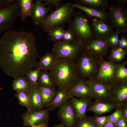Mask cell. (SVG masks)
Here are the masks:
<instances>
[{
    "instance_id": "obj_23",
    "label": "cell",
    "mask_w": 127,
    "mask_h": 127,
    "mask_svg": "<svg viewBox=\"0 0 127 127\" xmlns=\"http://www.w3.org/2000/svg\"><path fill=\"white\" fill-rule=\"evenodd\" d=\"M76 3L95 10L106 11L110 4L108 0H76Z\"/></svg>"
},
{
    "instance_id": "obj_34",
    "label": "cell",
    "mask_w": 127,
    "mask_h": 127,
    "mask_svg": "<svg viewBox=\"0 0 127 127\" xmlns=\"http://www.w3.org/2000/svg\"><path fill=\"white\" fill-rule=\"evenodd\" d=\"M74 127H98L92 117L85 116L77 121Z\"/></svg>"
},
{
    "instance_id": "obj_11",
    "label": "cell",
    "mask_w": 127,
    "mask_h": 127,
    "mask_svg": "<svg viewBox=\"0 0 127 127\" xmlns=\"http://www.w3.org/2000/svg\"><path fill=\"white\" fill-rule=\"evenodd\" d=\"M90 87L92 98L98 102L111 103L110 87L92 79L86 80Z\"/></svg>"
},
{
    "instance_id": "obj_15",
    "label": "cell",
    "mask_w": 127,
    "mask_h": 127,
    "mask_svg": "<svg viewBox=\"0 0 127 127\" xmlns=\"http://www.w3.org/2000/svg\"><path fill=\"white\" fill-rule=\"evenodd\" d=\"M58 117L66 127H74L77 121L74 111L69 101L59 108Z\"/></svg>"
},
{
    "instance_id": "obj_22",
    "label": "cell",
    "mask_w": 127,
    "mask_h": 127,
    "mask_svg": "<svg viewBox=\"0 0 127 127\" xmlns=\"http://www.w3.org/2000/svg\"><path fill=\"white\" fill-rule=\"evenodd\" d=\"M12 86L13 89L17 92L29 93L32 89L31 84L26 75L15 78Z\"/></svg>"
},
{
    "instance_id": "obj_19",
    "label": "cell",
    "mask_w": 127,
    "mask_h": 127,
    "mask_svg": "<svg viewBox=\"0 0 127 127\" xmlns=\"http://www.w3.org/2000/svg\"><path fill=\"white\" fill-rule=\"evenodd\" d=\"M72 96L68 90L59 87L53 100L47 108L49 111H53L69 101Z\"/></svg>"
},
{
    "instance_id": "obj_8",
    "label": "cell",
    "mask_w": 127,
    "mask_h": 127,
    "mask_svg": "<svg viewBox=\"0 0 127 127\" xmlns=\"http://www.w3.org/2000/svg\"><path fill=\"white\" fill-rule=\"evenodd\" d=\"M117 64V63L103 59L98 73L92 79L103 84L111 86L116 82V71Z\"/></svg>"
},
{
    "instance_id": "obj_33",
    "label": "cell",
    "mask_w": 127,
    "mask_h": 127,
    "mask_svg": "<svg viewBox=\"0 0 127 127\" xmlns=\"http://www.w3.org/2000/svg\"><path fill=\"white\" fill-rule=\"evenodd\" d=\"M36 69L28 72L26 76L29 81L32 88L38 87V81L40 72L41 70V68L36 66Z\"/></svg>"
},
{
    "instance_id": "obj_35",
    "label": "cell",
    "mask_w": 127,
    "mask_h": 127,
    "mask_svg": "<svg viewBox=\"0 0 127 127\" xmlns=\"http://www.w3.org/2000/svg\"><path fill=\"white\" fill-rule=\"evenodd\" d=\"M120 33L115 31L111 34L105 40L111 48L117 47L119 39V35Z\"/></svg>"
},
{
    "instance_id": "obj_30",
    "label": "cell",
    "mask_w": 127,
    "mask_h": 127,
    "mask_svg": "<svg viewBox=\"0 0 127 127\" xmlns=\"http://www.w3.org/2000/svg\"><path fill=\"white\" fill-rule=\"evenodd\" d=\"M127 61L117 63L116 71V82L127 81Z\"/></svg>"
},
{
    "instance_id": "obj_13",
    "label": "cell",
    "mask_w": 127,
    "mask_h": 127,
    "mask_svg": "<svg viewBox=\"0 0 127 127\" xmlns=\"http://www.w3.org/2000/svg\"><path fill=\"white\" fill-rule=\"evenodd\" d=\"M110 86L111 103L117 107L127 104V81L117 82Z\"/></svg>"
},
{
    "instance_id": "obj_40",
    "label": "cell",
    "mask_w": 127,
    "mask_h": 127,
    "mask_svg": "<svg viewBox=\"0 0 127 127\" xmlns=\"http://www.w3.org/2000/svg\"><path fill=\"white\" fill-rule=\"evenodd\" d=\"M117 47L124 50H127V39L125 34L119 39Z\"/></svg>"
},
{
    "instance_id": "obj_18",
    "label": "cell",
    "mask_w": 127,
    "mask_h": 127,
    "mask_svg": "<svg viewBox=\"0 0 127 127\" xmlns=\"http://www.w3.org/2000/svg\"><path fill=\"white\" fill-rule=\"evenodd\" d=\"M69 91L72 96L80 99H91L90 86L86 80L80 79Z\"/></svg>"
},
{
    "instance_id": "obj_16",
    "label": "cell",
    "mask_w": 127,
    "mask_h": 127,
    "mask_svg": "<svg viewBox=\"0 0 127 127\" xmlns=\"http://www.w3.org/2000/svg\"><path fill=\"white\" fill-rule=\"evenodd\" d=\"M53 11L51 8L45 7L42 0H36L30 13L33 24L35 26L40 25L47 16V14Z\"/></svg>"
},
{
    "instance_id": "obj_25",
    "label": "cell",
    "mask_w": 127,
    "mask_h": 127,
    "mask_svg": "<svg viewBox=\"0 0 127 127\" xmlns=\"http://www.w3.org/2000/svg\"><path fill=\"white\" fill-rule=\"evenodd\" d=\"M20 6L19 16L21 21L25 22L27 18L30 16L32 8L34 3L32 0H19Z\"/></svg>"
},
{
    "instance_id": "obj_17",
    "label": "cell",
    "mask_w": 127,
    "mask_h": 127,
    "mask_svg": "<svg viewBox=\"0 0 127 127\" xmlns=\"http://www.w3.org/2000/svg\"><path fill=\"white\" fill-rule=\"evenodd\" d=\"M69 101L74 111L77 121L86 116L87 109L92 103L91 99L77 98L73 96Z\"/></svg>"
},
{
    "instance_id": "obj_45",
    "label": "cell",
    "mask_w": 127,
    "mask_h": 127,
    "mask_svg": "<svg viewBox=\"0 0 127 127\" xmlns=\"http://www.w3.org/2000/svg\"><path fill=\"white\" fill-rule=\"evenodd\" d=\"M48 124L47 123H43L34 125L30 127H48Z\"/></svg>"
},
{
    "instance_id": "obj_14",
    "label": "cell",
    "mask_w": 127,
    "mask_h": 127,
    "mask_svg": "<svg viewBox=\"0 0 127 127\" xmlns=\"http://www.w3.org/2000/svg\"><path fill=\"white\" fill-rule=\"evenodd\" d=\"M111 47L104 40H93L83 46L85 52L103 58L109 53Z\"/></svg>"
},
{
    "instance_id": "obj_43",
    "label": "cell",
    "mask_w": 127,
    "mask_h": 127,
    "mask_svg": "<svg viewBox=\"0 0 127 127\" xmlns=\"http://www.w3.org/2000/svg\"><path fill=\"white\" fill-rule=\"evenodd\" d=\"M116 127H127V122L122 116L118 122Z\"/></svg>"
},
{
    "instance_id": "obj_41",
    "label": "cell",
    "mask_w": 127,
    "mask_h": 127,
    "mask_svg": "<svg viewBox=\"0 0 127 127\" xmlns=\"http://www.w3.org/2000/svg\"><path fill=\"white\" fill-rule=\"evenodd\" d=\"M18 0H0V7H8L11 6L17 2Z\"/></svg>"
},
{
    "instance_id": "obj_32",
    "label": "cell",
    "mask_w": 127,
    "mask_h": 127,
    "mask_svg": "<svg viewBox=\"0 0 127 127\" xmlns=\"http://www.w3.org/2000/svg\"><path fill=\"white\" fill-rule=\"evenodd\" d=\"M65 27L64 25L56 28L48 32V35L50 36L49 40L55 43L61 41L63 37Z\"/></svg>"
},
{
    "instance_id": "obj_20",
    "label": "cell",
    "mask_w": 127,
    "mask_h": 127,
    "mask_svg": "<svg viewBox=\"0 0 127 127\" xmlns=\"http://www.w3.org/2000/svg\"><path fill=\"white\" fill-rule=\"evenodd\" d=\"M72 5L75 8H77L82 11L88 17L97 18L108 23V13L106 11L95 10L77 3L72 4Z\"/></svg>"
},
{
    "instance_id": "obj_4",
    "label": "cell",
    "mask_w": 127,
    "mask_h": 127,
    "mask_svg": "<svg viewBox=\"0 0 127 127\" xmlns=\"http://www.w3.org/2000/svg\"><path fill=\"white\" fill-rule=\"evenodd\" d=\"M74 8L70 2L62 4L59 8L48 15L40 25L42 28L45 32H48L68 23L74 15Z\"/></svg>"
},
{
    "instance_id": "obj_39",
    "label": "cell",
    "mask_w": 127,
    "mask_h": 127,
    "mask_svg": "<svg viewBox=\"0 0 127 127\" xmlns=\"http://www.w3.org/2000/svg\"><path fill=\"white\" fill-rule=\"evenodd\" d=\"M108 116H95L93 118L98 127H102L107 122Z\"/></svg>"
},
{
    "instance_id": "obj_21",
    "label": "cell",
    "mask_w": 127,
    "mask_h": 127,
    "mask_svg": "<svg viewBox=\"0 0 127 127\" xmlns=\"http://www.w3.org/2000/svg\"><path fill=\"white\" fill-rule=\"evenodd\" d=\"M117 106L111 103H101L95 101L87 109V112L91 111L97 115L107 113L116 108Z\"/></svg>"
},
{
    "instance_id": "obj_44",
    "label": "cell",
    "mask_w": 127,
    "mask_h": 127,
    "mask_svg": "<svg viewBox=\"0 0 127 127\" xmlns=\"http://www.w3.org/2000/svg\"><path fill=\"white\" fill-rule=\"evenodd\" d=\"M102 127H116V126L111 122H107Z\"/></svg>"
},
{
    "instance_id": "obj_3",
    "label": "cell",
    "mask_w": 127,
    "mask_h": 127,
    "mask_svg": "<svg viewBox=\"0 0 127 127\" xmlns=\"http://www.w3.org/2000/svg\"><path fill=\"white\" fill-rule=\"evenodd\" d=\"M74 18L68 23V30L83 46L93 40L89 18L80 11L74 13Z\"/></svg>"
},
{
    "instance_id": "obj_1",
    "label": "cell",
    "mask_w": 127,
    "mask_h": 127,
    "mask_svg": "<svg viewBox=\"0 0 127 127\" xmlns=\"http://www.w3.org/2000/svg\"><path fill=\"white\" fill-rule=\"evenodd\" d=\"M38 57L32 32L10 29L0 39V67L10 76L26 75L36 66Z\"/></svg>"
},
{
    "instance_id": "obj_37",
    "label": "cell",
    "mask_w": 127,
    "mask_h": 127,
    "mask_svg": "<svg viewBox=\"0 0 127 127\" xmlns=\"http://www.w3.org/2000/svg\"><path fill=\"white\" fill-rule=\"evenodd\" d=\"M62 40L67 42H78L72 32L68 30H64Z\"/></svg>"
},
{
    "instance_id": "obj_2",
    "label": "cell",
    "mask_w": 127,
    "mask_h": 127,
    "mask_svg": "<svg viewBox=\"0 0 127 127\" xmlns=\"http://www.w3.org/2000/svg\"><path fill=\"white\" fill-rule=\"evenodd\" d=\"M50 72L55 85L69 91L80 79L75 60L72 59L56 58Z\"/></svg>"
},
{
    "instance_id": "obj_24",
    "label": "cell",
    "mask_w": 127,
    "mask_h": 127,
    "mask_svg": "<svg viewBox=\"0 0 127 127\" xmlns=\"http://www.w3.org/2000/svg\"><path fill=\"white\" fill-rule=\"evenodd\" d=\"M38 90L40 96L43 107H47L53 100L56 91L50 88L38 86Z\"/></svg>"
},
{
    "instance_id": "obj_47",
    "label": "cell",
    "mask_w": 127,
    "mask_h": 127,
    "mask_svg": "<svg viewBox=\"0 0 127 127\" xmlns=\"http://www.w3.org/2000/svg\"><path fill=\"white\" fill-rule=\"evenodd\" d=\"M52 127H66L62 124L56 125Z\"/></svg>"
},
{
    "instance_id": "obj_31",
    "label": "cell",
    "mask_w": 127,
    "mask_h": 127,
    "mask_svg": "<svg viewBox=\"0 0 127 127\" xmlns=\"http://www.w3.org/2000/svg\"><path fill=\"white\" fill-rule=\"evenodd\" d=\"M19 104L26 107L28 110H31V98L29 93L24 91L17 92L15 95Z\"/></svg>"
},
{
    "instance_id": "obj_12",
    "label": "cell",
    "mask_w": 127,
    "mask_h": 127,
    "mask_svg": "<svg viewBox=\"0 0 127 127\" xmlns=\"http://www.w3.org/2000/svg\"><path fill=\"white\" fill-rule=\"evenodd\" d=\"M49 111L47 107L38 111L28 110L22 116L24 126L30 127L40 124L48 123Z\"/></svg>"
},
{
    "instance_id": "obj_36",
    "label": "cell",
    "mask_w": 127,
    "mask_h": 127,
    "mask_svg": "<svg viewBox=\"0 0 127 127\" xmlns=\"http://www.w3.org/2000/svg\"><path fill=\"white\" fill-rule=\"evenodd\" d=\"M116 108L113 113L108 116L107 122H111L116 126L118 122L122 116L121 112V106H118Z\"/></svg>"
},
{
    "instance_id": "obj_7",
    "label": "cell",
    "mask_w": 127,
    "mask_h": 127,
    "mask_svg": "<svg viewBox=\"0 0 127 127\" xmlns=\"http://www.w3.org/2000/svg\"><path fill=\"white\" fill-rule=\"evenodd\" d=\"M83 50V46L79 42L61 41L54 44L52 52L56 58H69L75 60Z\"/></svg>"
},
{
    "instance_id": "obj_27",
    "label": "cell",
    "mask_w": 127,
    "mask_h": 127,
    "mask_svg": "<svg viewBox=\"0 0 127 127\" xmlns=\"http://www.w3.org/2000/svg\"><path fill=\"white\" fill-rule=\"evenodd\" d=\"M56 58L52 52H48L41 58L36 66L41 68V70L50 71L54 65Z\"/></svg>"
},
{
    "instance_id": "obj_26",
    "label": "cell",
    "mask_w": 127,
    "mask_h": 127,
    "mask_svg": "<svg viewBox=\"0 0 127 127\" xmlns=\"http://www.w3.org/2000/svg\"><path fill=\"white\" fill-rule=\"evenodd\" d=\"M38 86H44L55 90V84L51 75L48 71L41 70L39 76Z\"/></svg>"
},
{
    "instance_id": "obj_10",
    "label": "cell",
    "mask_w": 127,
    "mask_h": 127,
    "mask_svg": "<svg viewBox=\"0 0 127 127\" xmlns=\"http://www.w3.org/2000/svg\"><path fill=\"white\" fill-rule=\"evenodd\" d=\"M91 20V30L93 40H105L114 32V28L99 19L88 17Z\"/></svg>"
},
{
    "instance_id": "obj_28",
    "label": "cell",
    "mask_w": 127,
    "mask_h": 127,
    "mask_svg": "<svg viewBox=\"0 0 127 127\" xmlns=\"http://www.w3.org/2000/svg\"><path fill=\"white\" fill-rule=\"evenodd\" d=\"M107 57L108 60L118 63L121 62L125 58L127 53V50H124L118 47L111 48Z\"/></svg>"
},
{
    "instance_id": "obj_9",
    "label": "cell",
    "mask_w": 127,
    "mask_h": 127,
    "mask_svg": "<svg viewBox=\"0 0 127 127\" xmlns=\"http://www.w3.org/2000/svg\"><path fill=\"white\" fill-rule=\"evenodd\" d=\"M19 12L18 0L10 7H0V34L13 28L14 23L19 16Z\"/></svg>"
},
{
    "instance_id": "obj_46",
    "label": "cell",
    "mask_w": 127,
    "mask_h": 127,
    "mask_svg": "<svg viewBox=\"0 0 127 127\" xmlns=\"http://www.w3.org/2000/svg\"><path fill=\"white\" fill-rule=\"evenodd\" d=\"M117 1L119 3L120 2L123 5L127 3V0H118Z\"/></svg>"
},
{
    "instance_id": "obj_29",
    "label": "cell",
    "mask_w": 127,
    "mask_h": 127,
    "mask_svg": "<svg viewBox=\"0 0 127 127\" xmlns=\"http://www.w3.org/2000/svg\"><path fill=\"white\" fill-rule=\"evenodd\" d=\"M31 98V110L38 111L43 108L38 87L32 88L29 92Z\"/></svg>"
},
{
    "instance_id": "obj_38",
    "label": "cell",
    "mask_w": 127,
    "mask_h": 127,
    "mask_svg": "<svg viewBox=\"0 0 127 127\" xmlns=\"http://www.w3.org/2000/svg\"><path fill=\"white\" fill-rule=\"evenodd\" d=\"M44 2V5L47 6L48 7L51 8L52 7H55L56 9L61 6L62 1L61 0H42Z\"/></svg>"
},
{
    "instance_id": "obj_42",
    "label": "cell",
    "mask_w": 127,
    "mask_h": 127,
    "mask_svg": "<svg viewBox=\"0 0 127 127\" xmlns=\"http://www.w3.org/2000/svg\"><path fill=\"white\" fill-rule=\"evenodd\" d=\"M121 106V112L122 116L127 122V104Z\"/></svg>"
},
{
    "instance_id": "obj_5",
    "label": "cell",
    "mask_w": 127,
    "mask_h": 127,
    "mask_svg": "<svg viewBox=\"0 0 127 127\" xmlns=\"http://www.w3.org/2000/svg\"><path fill=\"white\" fill-rule=\"evenodd\" d=\"M103 59L90 55L83 51L82 52L75 60L80 79L86 80L87 79L94 78L98 73Z\"/></svg>"
},
{
    "instance_id": "obj_6",
    "label": "cell",
    "mask_w": 127,
    "mask_h": 127,
    "mask_svg": "<svg viewBox=\"0 0 127 127\" xmlns=\"http://www.w3.org/2000/svg\"><path fill=\"white\" fill-rule=\"evenodd\" d=\"M108 13L109 22L120 33L127 32V10L120 4L110 5Z\"/></svg>"
}]
</instances>
